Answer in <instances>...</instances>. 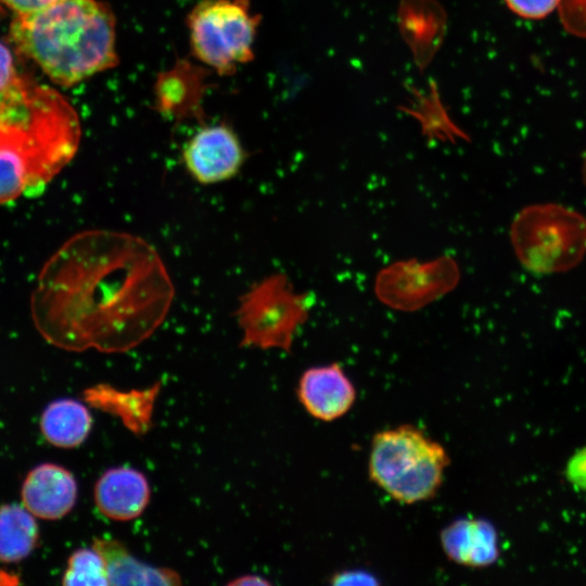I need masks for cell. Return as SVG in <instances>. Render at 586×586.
Wrapping results in <instances>:
<instances>
[{"mask_svg":"<svg viewBox=\"0 0 586 586\" xmlns=\"http://www.w3.org/2000/svg\"><path fill=\"white\" fill-rule=\"evenodd\" d=\"M298 402L313 418L331 422L345 416L356 400V388L337 362L306 369L297 384Z\"/></svg>","mask_w":586,"mask_h":586,"instance_id":"obj_10","label":"cell"},{"mask_svg":"<svg viewBox=\"0 0 586 586\" xmlns=\"http://www.w3.org/2000/svg\"><path fill=\"white\" fill-rule=\"evenodd\" d=\"M331 583L334 585H377L379 581L369 572L347 570L331 576Z\"/></svg>","mask_w":586,"mask_h":586,"instance_id":"obj_23","label":"cell"},{"mask_svg":"<svg viewBox=\"0 0 586 586\" xmlns=\"http://www.w3.org/2000/svg\"><path fill=\"white\" fill-rule=\"evenodd\" d=\"M510 239L519 262L536 273L572 269L586 253V218L563 205L536 204L513 219Z\"/></svg>","mask_w":586,"mask_h":586,"instance_id":"obj_5","label":"cell"},{"mask_svg":"<svg viewBox=\"0 0 586 586\" xmlns=\"http://www.w3.org/2000/svg\"><path fill=\"white\" fill-rule=\"evenodd\" d=\"M162 383L156 382L145 390L120 391L111 384L100 383L82 392L89 406L119 418L136 435H144L152 428L154 405Z\"/></svg>","mask_w":586,"mask_h":586,"instance_id":"obj_14","label":"cell"},{"mask_svg":"<svg viewBox=\"0 0 586 586\" xmlns=\"http://www.w3.org/2000/svg\"><path fill=\"white\" fill-rule=\"evenodd\" d=\"M150 497L151 488L145 475L129 467L106 470L94 485L98 510L114 521L138 518L148 507Z\"/></svg>","mask_w":586,"mask_h":586,"instance_id":"obj_12","label":"cell"},{"mask_svg":"<svg viewBox=\"0 0 586 586\" xmlns=\"http://www.w3.org/2000/svg\"><path fill=\"white\" fill-rule=\"evenodd\" d=\"M115 16L100 0H60L15 14L10 28L16 50L56 85L71 87L117 65Z\"/></svg>","mask_w":586,"mask_h":586,"instance_id":"obj_3","label":"cell"},{"mask_svg":"<svg viewBox=\"0 0 586 586\" xmlns=\"http://www.w3.org/2000/svg\"><path fill=\"white\" fill-rule=\"evenodd\" d=\"M93 419L89 409L72 398L50 403L40 417V431L53 446L75 448L90 434Z\"/></svg>","mask_w":586,"mask_h":586,"instance_id":"obj_16","label":"cell"},{"mask_svg":"<svg viewBox=\"0 0 586 586\" xmlns=\"http://www.w3.org/2000/svg\"><path fill=\"white\" fill-rule=\"evenodd\" d=\"M63 585H110L103 557L92 548L75 550L68 558L62 576Z\"/></svg>","mask_w":586,"mask_h":586,"instance_id":"obj_19","label":"cell"},{"mask_svg":"<svg viewBox=\"0 0 586 586\" xmlns=\"http://www.w3.org/2000/svg\"><path fill=\"white\" fill-rule=\"evenodd\" d=\"M244 160L245 152L238 136L226 125L203 127L182 151L187 170L202 184L231 179L239 173Z\"/></svg>","mask_w":586,"mask_h":586,"instance_id":"obj_9","label":"cell"},{"mask_svg":"<svg viewBox=\"0 0 586 586\" xmlns=\"http://www.w3.org/2000/svg\"><path fill=\"white\" fill-rule=\"evenodd\" d=\"M569 480L582 489H586V448L577 451L568 464Z\"/></svg>","mask_w":586,"mask_h":586,"instance_id":"obj_24","label":"cell"},{"mask_svg":"<svg viewBox=\"0 0 586 586\" xmlns=\"http://www.w3.org/2000/svg\"><path fill=\"white\" fill-rule=\"evenodd\" d=\"M39 528L23 505L8 504L0 507V561L18 562L36 548Z\"/></svg>","mask_w":586,"mask_h":586,"instance_id":"obj_18","label":"cell"},{"mask_svg":"<svg viewBox=\"0 0 586 586\" xmlns=\"http://www.w3.org/2000/svg\"><path fill=\"white\" fill-rule=\"evenodd\" d=\"M511 12L526 20H542L559 10L562 0H504Z\"/></svg>","mask_w":586,"mask_h":586,"instance_id":"obj_20","label":"cell"},{"mask_svg":"<svg viewBox=\"0 0 586 586\" xmlns=\"http://www.w3.org/2000/svg\"><path fill=\"white\" fill-rule=\"evenodd\" d=\"M20 76L15 69L10 50L0 42V94L8 91Z\"/></svg>","mask_w":586,"mask_h":586,"instance_id":"obj_22","label":"cell"},{"mask_svg":"<svg viewBox=\"0 0 586 586\" xmlns=\"http://www.w3.org/2000/svg\"><path fill=\"white\" fill-rule=\"evenodd\" d=\"M441 546L448 560L469 568H485L498 556L495 527L483 519H457L440 535Z\"/></svg>","mask_w":586,"mask_h":586,"instance_id":"obj_13","label":"cell"},{"mask_svg":"<svg viewBox=\"0 0 586 586\" xmlns=\"http://www.w3.org/2000/svg\"><path fill=\"white\" fill-rule=\"evenodd\" d=\"M202 87L203 73L200 68L188 62L176 64L162 73L156 81L158 110L177 118L196 114Z\"/></svg>","mask_w":586,"mask_h":586,"instance_id":"obj_17","label":"cell"},{"mask_svg":"<svg viewBox=\"0 0 586 586\" xmlns=\"http://www.w3.org/2000/svg\"><path fill=\"white\" fill-rule=\"evenodd\" d=\"M92 547L104 559L110 585H180L182 583L178 572L140 561L118 539L94 537Z\"/></svg>","mask_w":586,"mask_h":586,"instance_id":"obj_15","label":"cell"},{"mask_svg":"<svg viewBox=\"0 0 586 586\" xmlns=\"http://www.w3.org/2000/svg\"><path fill=\"white\" fill-rule=\"evenodd\" d=\"M259 23L250 0H202L187 17L191 50L219 75H232L254 59Z\"/></svg>","mask_w":586,"mask_h":586,"instance_id":"obj_6","label":"cell"},{"mask_svg":"<svg viewBox=\"0 0 586 586\" xmlns=\"http://www.w3.org/2000/svg\"><path fill=\"white\" fill-rule=\"evenodd\" d=\"M73 473L55 463H41L29 471L22 486L23 506L36 518L59 520L68 514L77 500Z\"/></svg>","mask_w":586,"mask_h":586,"instance_id":"obj_11","label":"cell"},{"mask_svg":"<svg viewBox=\"0 0 586 586\" xmlns=\"http://www.w3.org/2000/svg\"><path fill=\"white\" fill-rule=\"evenodd\" d=\"M15 14H27L40 11L60 0H0Z\"/></svg>","mask_w":586,"mask_h":586,"instance_id":"obj_25","label":"cell"},{"mask_svg":"<svg viewBox=\"0 0 586 586\" xmlns=\"http://www.w3.org/2000/svg\"><path fill=\"white\" fill-rule=\"evenodd\" d=\"M311 298L296 293L285 273L270 275L241 295L235 310L241 347L291 353L294 336L308 319Z\"/></svg>","mask_w":586,"mask_h":586,"instance_id":"obj_7","label":"cell"},{"mask_svg":"<svg viewBox=\"0 0 586 586\" xmlns=\"http://www.w3.org/2000/svg\"><path fill=\"white\" fill-rule=\"evenodd\" d=\"M449 456L438 442L411 424L379 431L371 442L369 479L392 499L415 505L441 488Z\"/></svg>","mask_w":586,"mask_h":586,"instance_id":"obj_4","label":"cell"},{"mask_svg":"<svg viewBox=\"0 0 586 586\" xmlns=\"http://www.w3.org/2000/svg\"><path fill=\"white\" fill-rule=\"evenodd\" d=\"M174 297L170 276L149 242L94 229L71 237L46 262L30 313L40 335L59 348L125 353L156 331Z\"/></svg>","mask_w":586,"mask_h":586,"instance_id":"obj_1","label":"cell"},{"mask_svg":"<svg viewBox=\"0 0 586 586\" xmlns=\"http://www.w3.org/2000/svg\"><path fill=\"white\" fill-rule=\"evenodd\" d=\"M80 138L65 97L21 75L0 94V204L42 190L74 158Z\"/></svg>","mask_w":586,"mask_h":586,"instance_id":"obj_2","label":"cell"},{"mask_svg":"<svg viewBox=\"0 0 586 586\" xmlns=\"http://www.w3.org/2000/svg\"><path fill=\"white\" fill-rule=\"evenodd\" d=\"M459 280V266L448 255L426 262L411 258L382 268L375 277L374 293L385 306L412 313L451 292Z\"/></svg>","mask_w":586,"mask_h":586,"instance_id":"obj_8","label":"cell"},{"mask_svg":"<svg viewBox=\"0 0 586 586\" xmlns=\"http://www.w3.org/2000/svg\"><path fill=\"white\" fill-rule=\"evenodd\" d=\"M558 11L566 31L586 38V0H562Z\"/></svg>","mask_w":586,"mask_h":586,"instance_id":"obj_21","label":"cell"},{"mask_svg":"<svg viewBox=\"0 0 586 586\" xmlns=\"http://www.w3.org/2000/svg\"><path fill=\"white\" fill-rule=\"evenodd\" d=\"M228 585L231 586H259V585H270V582L266 578L254 575V574H247L242 575L240 577H237L228 583Z\"/></svg>","mask_w":586,"mask_h":586,"instance_id":"obj_26","label":"cell"}]
</instances>
